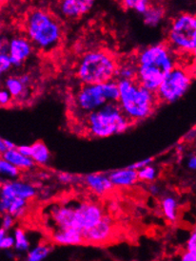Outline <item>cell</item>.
<instances>
[{"label":"cell","mask_w":196,"mask_h":261,"mask_svg":"<svg viewBox=\"0 0 196 261\" xmlns=\"http://www.w3.org/2000/svg\"><path fill=\"white\" fill-rule=\"evenodd\" d=\"M137 73L135 81L155 93L163 80L176 67V54L166 43L148 46L138 51L135 58Z\"/></svg>","instance_id":"1"},{"label":"cell","mask_w":196,"mask_h":261,"mask_svg":"<svg viewBox=\"0 0 196 261\" xmlns=\"http://www.w3.org/2000/svg\"><path fill=\"white\" fill-rule=\"evenodd\" d=\"M25 34L34 48L48 54L61 44L63 27L59 19L49 11L34 9L26 15Z\"/></svg>","instance_id":"2"},{"label":"cell","mask_w":196,"mask_h":261,"mask_svg":"<svg viewBox=\"0 0 196 261\" xmlns=\"http://www.w3.org/2000/svg\"><path fill=\"white\" fill-rule=\"evenodd\" d=\"M118 88L117 103L132 124L147 120L154 114L159 103L155 93L146 90L135 80H119Z\"/></svg>","instance_id":"3"},{"label":"cell","mask_w":196,"mask_h":261,"mask_svg":"<svg viewBox=\"0 0 196 261\" xmlns=\"http://www.w3.org/2000/svg\"><path fill=\"white\" fill-rule=\"evenodd\" d=\"M83 128L91 138H109L126 132L132 123L117 103H108L82 119Z\"/></svg>","instance_id":"4"},{"label":"cell","mask_w":196,"mask_h":261,"mask_svg":"<svg viewBox=\"0 0 196 261\" xmlns=\"http://www.w3.org/2000/svg\"><path fill=\"white\" fill-rule=\"evenodd\" d=\"M117 66L110 51L92 49L79 58L76 74L82 85H100L115 78Z\"/></svg>","instance_id":"5"},{"label":"cell","mask_w":196,"mask_h":261,"mask_svg":"<svg viewBox=\"0 0 196 261\" xmlns=\"http://www.w3.org/2000/svg\"><path fill=\"white\" fill-rule=\"evenodd\" d=\"M168 45L175 54L191 55L196 50V17L190 13L177 14L168 28Z\"/></svg>","instance_id":"6"},{"label":"cell","mask_w":196,"mask_h":261,"mask_svg":"<svg viewBox=\"0 0 196 261\" xmlns=\"http://www.w3.org/2000/svg\"><path fill=\"white\" fill-rule=\"evenodd\" d=\"M191 85L192 74L189 69L176 66L165 77L155 95L159 103H175L186 95Z\"/></svg>","instance_id":"7"},{"label":"cell","mask_w":196,"mask_h":261,"mask_svg":"<svg viewBox=\"0 0 196 261\" xmlns=\"http://www.w3.org/2000/svg\"><path fill=\"white\" fill-rule=\"evenodd\" d=\"M72 109L76 116L80 119L99 110L108 100L104 95L102 86L100 85H82L72 98Z\"/></svg>","instance_id":"8"},{"label":"cell","mask_w":196,"mask_h":261,"mask_svg":"<svg viewBox=\"0 0 196 261\" xmlns=\"http://www.w3.org/2000/svg\"><path fill=\"white\" fill-rule=\"evenodd\" d=\"M37 194L35 186L20 179L5 180L0 186V215L7 214L9 203L16 199L31 200Z\"/></svg>","instance_id":"9"},{"label":"cell","mask_w":196,"mask_h":261,"mask_svg":"<svg viewBox=\"0 0 196 261\" xmlns=\"http://www.w3.org/2000/svg\"><path fill=\"white\" fill-rule=\"evenodd\" d=\"M75 227L82 234L99 223L105 216L103 207L97 202L83 200L74 201Z\"/></svg>","instance_id":"10"},{"label":"cell","mask_w":196,"mask_h":261,"mask_svg":"<svg viewBox=\"0 0 196 261\" xmlns=\"http://www.w3.org/2000/svg\"><path fill=\"white\" fill-rule=\"evenodd\" d=\"M34 47L25 35H16L9 41L8 54L13 68H20L34 54Z\"/></svg>","instance_id":"11"},{"label":"cell","mask_w":196,"mask_h":261,"mask_svg":"<svg viewBox=\"0 0 196 261\" xmlns=\"http://www.w3.org/2000/svg\"><path fill=\"white\" fill-rule=\"evenodd\" d=\"M114 234V223L112 218L105 215L101 221L91 230L83 234L84 243L90 245H104L112 240Z\"/></svg>","instance_id":"12"},{"label":"cell","mask_w":196,"mask_h":261,"mask_svg":"<svg viewBox=\"0 0 196 261\" xmlns=\"http://www.w3.org/2000/svg\"><path fill=\"white\" fill-rule=\"evenodd\" d=\"M92 0H63L58 3V13L67 19H77L88 14L93 7Z\"/></svg>","instance_id":"13"},{"label":"cell","mask_w":196,"mask_h":261,"mask_svg":"<svg viewBox=\"0 0 196 261\" xmlns=\"http://www.w3.org/2000/svg\"><path fill=\"white\" fill-rule=\"evenodd\" d=\"M85 186L96 196H105L113 189L108 175L104 173H91L86 175L83 179Z\"/></svg>","instance_id":"14"},{"label":"cell","mask_w":196,"mask_h":261,"mask_svg":"<svg viewBox=\"0 0 196 261\" xmlns=\"http://www.w3.org/2000/svg\"><path fill=\"white\" fill-rule=\"evenodd\" d=\"M51 239L60 246H78L84 243L82 233L74 228L55 230L51 233Z\"/></svg>","instance_id":"15"},{"label":"cell","mask_w":196,"mask_h":261,"mask_svg":"<svg viewBox=\"0 0 196 261\" xmlns=\"http://www.w3.org/2000/svg\"><path fill=\"white\" fill-rule=\"evenodd\" d=\"M108 177L111 180L112 186L118 188H129L135 186L138 182L137 172L128 167L113 170L110 174H108Z\"/></svg>","instance_id":"16"},{"label":"cell","mask_w":196,"mask_h":261,"mask_svg":"<svg viewBox=\"0 0 196 261\" xmlns=\"http://www.w3.org/2000/svg\"><path fill=\"white\" fill-rule=\"evenodd\" d=\"M5 89L11 94L14 101L25 102L31 96L29 87L23 85L18 76H10L5 80Z\"/></svg>","instance_id":"17"},{"label":"cell","mask_w":196,"mask_h":261,"mask_svg":"<svg viewBox=\"0 0 196 261\" xmlns=\"http://www.w3.org/2000/svg\"><path fill=\"white\" fill-rule=\"evenodd\" d=\"M161 211L165 219L170 223H175L179 218L180 204L179 200L174 195H165L161 199Z\"/></svg>","instance_id":"18"},{"label":"cell","mask_w":196,"mask_h":261,"mask_svg":"<svg viewBox=\"0 0 196 261\" xmlns=\"http://www.w3.org/2000/svg\"><path fill=\"white\" fill-rule=\"evenodd\" d=\"M1 157L6 160L8 163L14 165L18 170H30L35 167V163L33 160L28 157L23 156L19 152L17 151L16 148L14 149H9L4 152Z\"/></svg>","instance_id":"19"},{"label":"cell","mask_w":196,"mask_h":261,"mask_svg":"<svg viewBox=\"0 0 196 261\" xmlns=\"http://www.w3.org/2000/svg\"><path fill=\"white\" fill-rule=\"evenodd\" d=\"M165 9L159 4H150L146 13L143 14L145 25L150 28L158 27L165 17Z\"/></svg>","instance_id":"20"},{"label":"cell","mask_w":196,"mask_h":261,"mask_svg":"<svg viewBox=\"0 0 196 261\" xmlns=\"http://www.w3.org/2000/svg\"><path fill=\"white\" fill-rule=\"evenodd\" d=\"M31 159L35 165H47L51 161V152L46 144L41 141H36L31 145Z\"/></svg>","instance_id":"21"},{"label":"cell","mask_w":196,"mask_h":261,"mask_svg":"<svg viewBox=\"0 0 196 261\" xmlns=\"http://www.w3.org/2000/svg\"><path fill=\"white\" fill-rule=\"evenodd\" d=\"M13 237L14 240V250L19 254L27 253L31 249V242L26 231L23 228L17 227L14 229Z\"/></svg>","instance_id":"22"},{"label":"cell","mask_w":196,"mask_h":261,"mask_svg":"<svg viewBox=\"0 0 196 261\" xmlns=\"http://www.w3.org/2000/svg\"><path fill=\"white\" fill-rule=\"evenodd\" d=\"M53 251L52 246L49 244H38L31 248L26 254L25 261H44L48 258Z\"/></svg>","instance_id":"23"},{"label":"cell","mask_w":196,"mask_h":261,"mask_svg":"<svg viewBox=\"0 0 196 261\" xmlns=\"http://www.w3.org/2000/svg\"><path fill=\"white\" fill-rule=\"evenodd\" d=\"M137 73V67L136 63L134 61H126L123 64H120L117 66L116 69V75L117 81L119 80H135Z\"/></svg>","instance_id":"24"},{"label":"cell","mask_w":196,"mask_h":261,"mask_svg":"<svg viewBox=\"0 0 196 261\" xmlns=\"http://www.w3.org/2000/svg\"><path fill=\"white\" fill-rule=\"evenodd\" d=\"M102 90L104 92L108 103H117L119 99V88H118V81L113 79L111 81L101 84Z\"/></svg>","instance_id":"25"},{"label":"cell","mask_w":196,"mask_h":261,"mask_svg":"<svg viewBox=\"0 0 196 261\" xmlns=\"http://www.w3.org/2000/svg\"><path fill=\"white\" fill-rule=\"evenodd\" d=\"M20 175V170H18L14 165L8 163L6 160L0 156V177L5 180L17 179ZM4 180V181H5Z\"/></svg>","instance_id":"26"},{"label":"cell","mask_w":196,"mask_h":261,"mask_svg":"<svg viewBox=\"0 0 196 261\" xmlns=\"http://www.w3.org/2000/svg\"><path fill=\"white\" fill-rule=\"evenodd\" d=\"M137 172L138 181L153 184L158 177V169L153 165H147Z\"/></svg>","instance_id":"27"},{"label":"cell","mask_w":196,"mask_h":261,"mask_svg":"<svg viewBox=\"0 0 196 261\" xmlns=\"http://www.w3.org/2000/svg\"><path fill=\"white\" fill-rule=\"evenodd\" d=\"M151 2L148 0H124L122 2V6L127 10H133L137 14H143L146 13Z\"/></svg>","instance_id":"28"},{"label":"cell","mask_w":196,"mask_h":261,"mask_svg":"<svg viewBox=\"0 0 196 261\" xmlns=\"http://www.w3.org/2000/svg\"><path fill=\"white\" fill-rule=\"evenodd\" d=\"M12 68L13 66L10 61L9 55L6 54H0V78L6 75Z\"/></svg>","instance_id":"29"},{"label":"cell","mask_w":196,"mask_h":261,"mask_svg":"<svg viewBox=\"0 0 196 261\" xmlns=\"http://www.w3.org/2000/svg\"><path fill=\"white\" fill-rule=\"evenodd\" d=\"M57 179L59 182L63 184V185H72V184H76L79 179L78 177L74 175V174H70L68 172H61L58 174L57 176Z\"/></svg>","instance_id":"30"},{"label":"cell","mask_w":196,"mask_h":261,"mask_svg":"<svg viewBox=\"0 0 196 261\" xmlns=\"http://www.w3.org/2000/svg\"><path fill=\"white\" fill-rule=\"evenodd\" d=\"M14 221H15V219H14V217H12L11 215H9V214L1 215L0 227L2 229H4L6 232H8V231H10L14 227Z\"/></svg>","instance_id":"31"},{"label":"cell","mask_w":196,"mask_h":261,"mask_svg":"<svg viewBox=\"0 0 196 261\" xmlns=\"http://www.w3.org/2000/svg\"><path fill=\"white\" fill-rule=\"evenodd\" d=\"M13 98L11 94L8 92V90L4 89H0V107L5 108L9 107L11 103H13Z\"/></svg>","instance_id":"32"},{"label":"cell","mask_w":196,"mask_h":261,"mask_svg":"<svg viewBox=\"0 0 196 261\" xmlns=\"http://www.w3.org/2000/svg\"><path fill=\"white\" fill-rule=\"evenodd\" d=\"M14 247V240L13 234H6L1 241V250L11 251Z\"/></svg>","instance_id":"33"},{"label":"cell","mask_w":196,"mask_h":261,"mask_svg":"<svg viewBox=\"0 0 196 261\" xmlns=\"http://www.w3.org/2000/svg\"><path fill=\"white\" fill-rule=\"evenodd\" d=\"M153 162H154V158L150 157V158L144 159V160H141V161L134 163L133 165H130L128 168L134 170V171H138V170L142 169L143 167H145L147 165H152Z\"/></svg>","instance_id":"34"},{"label":"cell","mask_w":196,"mask_h":261,"mask_svg":"<svg viewBox=\"0 0 196 261\" xmlns=\"http://www.w3.org/2000/svg\"><path fill=\"white\" fill-rule=\"evenodd\" d=\"M186 251L190 253L196 254V232L195 230L192 231V233L189 234V239L186 243Z\"/></svg>","instance_id":"35"},{"label":"cell","mask_w":196,"mask_h":261,"mask_svg":"<svg viewBox=\"0 0 196 261\" xmlns=\"http://www.w3.org/2000/svg\"><path fill=\"white\" fill-rule=\"evenodd\" d=\"M10 39L5 35H0V54H8Z\"/></svg>","instance_id":"36"},{"label":"cell","mask_w":196,"mask_h":261,"mask_svg":"<svg viewBox=\"0 0 196 261\" xmlns=\"http://www.w3.org/2000/svg\"><path fill=\"white\" fill-rule=\"evenodd\" d=\"M16 149H17V151L19 152L20 154H22L23 156L28 157V158H31V154H32V148H31V145L23 144V145L16 146Z\"/></svg>","instance_id":"37"},{"label":"cell","mask_w":196,"mask_h":261,"mask_svg":"<svg viewBox=\"0 0 196 261\" xmlns=\"http://www.w3.org/2000/svg\"><path fill=\"white\" fill-rule=\"evenodd\" d=\"M149 192L151 193V195H153L154 197H157L161 194V187L158 186L157 184L153 182V184H149V187H148Z\"/></svg>","instance_id":"38"},{"label":"cell","mask_w":196,"mask_h":261,"mask_svg":"<svg viewBox=\"0 0 196 261\" xmlns=\"http://www.w3.org/2000/svg\"><path fill=\"white\" fill-rule=\"evenodd\" d=\"M180 261H196L195 253H190L188 251H185L180 257Z\"/></svg>","instance_id":"39"},{"label":"cell","mask_w":196,"mask_h":261,"mask_svg":"<svg viewBox=\"0 0 196 261\" xmlns=\"http://www.w3.org/2000/svg\"><path fill=\"white\" fill-rule=\"evenodd\" d=\"M187 167L191 171H195L196 169V157L195 155L189 156L187 160Z\"/></svg>","instance_id":"40"},{"label":"cell","mask_w":196,"mask_h":261,"mask_svg":"<svg viewBox=\"0 0 196 261\" xmlns=\"http://www.w3.org/2000/svg\"><path fill=\"white\" fill-rule=\"evenodd\" d=\"M18 77H19L20 81L23 83V85H24V86H26V87H30V85L32 84V77H31L30 74L24 73V74L18 76Z\"/></svg>","instance_id":"41"},{"label":"cell","mask_w":196,"mask_h":261,"mask_svg":"<svg viewBox=\"0 0 196 261\" xmlns=\"http://www.w3.org/2000/svg\"><path fill=\"white\" fill-rule=\"evenodd\" d=\"M4 144H5V147H6L7 150L16 148V145H15L14 143H13L12 141H10V140H5V139H4Z\"/></svg>","instance_id":"42"},{"label":"cell","mask_w":196,"mask_h":261,"mask_svg":"<svg viewBox=\"0 0 196 261\" xmlns=\"http://www.w3.org/2000/svg\"><path fill=\"white\" fill-rule=\"evenodd\" d=\"M7 149H6V147H5V144H4V139H2V138L0 137V156L4 153V152L6 151Z\"/></svg>","instance_id":"43"},{"label":"cell","mask_w":196,"mask_h":261,"mask_svg":"<svg viewBox=\"0 0 196 261\" xmlns=\"http://www.w3.org/2000/svg\"><path fill=\"white\" fill-rule=\"evenodd\" d=\"M8 232H6L4 229H2L1 227H0V250H1V241H2V239L5 237V234H7Z\"/></svg>","instance_id":"44"},{"label":"cell","mask_w":196,"mask_h":261,"mask_svg":"<svg viewBox=\"0 0 196 261\" xmlns=\"http://www.w3.org/2000/svg\"><path fill=\"white\" fill-rule=\"evenodd\" d=\"M132 261H138V260H132Z\"/></svg>","instance_id":"45"}]
</instances>
